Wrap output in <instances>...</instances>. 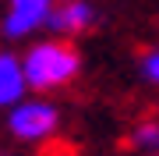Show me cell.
<instances>
[{"instance_id":"cell-5","label":"cell","mask_w":159,"mask_h":156,"mask_svg":"<svg viewBox=\"0 0 159 156\" xmlns=\"http://www.w3.org/2000/svg\"><path fill=\"white\" fill-rule=\"evenodd\" d=\"M29 75H25V60L18 53H0V106L11 110L29 96Z\"/></svg>"},{"instance_id":"cell-7","label":"cell","mask_w":159,"mask_h":156,"mask_svg":"<svg viewBox=\"0 0 159 156\" xmlns=\"http://www.w3.org/2000/svg\"><path fill=\"white\" fill-rule=\"evenodd\" d=\"M142 78L148 85H159V50H148L142 57Z\"/></svg>"},{"instance_id":"cell-6","label":"cell","mask_w":159,"mask_h":156,"mask_svg":"<svg viewBox=\"0 0 159 156\" xmlns=\"http://www.w3.org/2000/svg\"><path fill=\"white\" fill-rule=\"evenodd\" d=\"M131 145H134V149L159 153V121H138L131 128Z\"/></svg>"},{"instance_id":"cell-2","label":"cell","mask_w":159,"mask_h":156,"mask_svg":"<svg viewBox=\"0 0 159 156\" xmlns=\"http://www.w3.org/2000/svg\"><path fill=\"white\" fill-rule=\"evenodd\" d=\"M60 128V114L57 106L50 103V99L43 96H25L21 103L11 106V114H7V131L14 135L18 142L25 145H39V142H50L53 135H57Z\"/></svg>"},{"instance_id":"cell-4","label":"cell","mask_w":159,"mask_h":156,"mask_svg":"<svg viewBox=\"0 0 159 156\" xmlns=\"http://www.w3.org/2000/svg\"><path fill=\"white\" fill-rule=\"evenodd\" d=\"M92 21H96V7L92 4H85V0H60L53 7L50 21H46V29L71 39V35H81L85 29H92Z\"/></svg>"},{"instance_id":"cell-3","label":"cell","mask_w":159,"mask_h":156,"mask_svg":"<svg viewBox=\"0 0 159 156\" xmlns=\"http://www.w3.org/2000/svg\"><path fill=\"white\" fill-rule=\"evenodd\" d=\"M57 0H7L4 14V35L7 39H29L32 32H39L50 21Z\"/></svg>"},{"instance_id":"cell-1","label":"cell","mask_w":159,"mask_h":156,"mask_svg":"<svg viewBox=\"0 0 159 156\" xmlns=\"http://www.w3.org/2000/svg\"><path fill=\"white\" fill-rule=\"evenodd\" d=\"M25 75L35 92H53V89L67 85V82L81 71V53L67 43V35H53V39H39L21 53Z\"/></svg>"}]
</instances>
